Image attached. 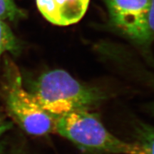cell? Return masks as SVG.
Wrapping results in <instances>:
<instances>
[{
  "instance_id": "6da1fadb",
  "label": "cell",
  "mask_w": 154,
  "mask_h": 154,
  "mask_svg": "<svg viewBox=\"0 0 154 154\" xmlns=\"http://www.w3.org/2000/svg\"><path fill=\"white\" fill-rule=\"evenodd\" d=\"M31 93L40 106L55 118L73 111L89 110L106 98L99 88L78 82L61 69L42 74Z\"/></svg>"
},
{
  "instance_id": "7a4b0ae2",
  "label": "cell",
  "mask_w": 154,
  "mask_h": 154,
  "mask_svg": "<svg viewBox=\"0 0 154 154\" xmlns=\"http://www.w3.org/2000/svg\"><path fill=\"white\" fill-rule=\"evenodd\" d=\"M55 130L79 149L92 153L144 154L138 143L119 139L108 131L96 113L73 111L57 117Z\"/></svg>"
},
{
  "instance_id": "3957f363",
  "label": "cell",
  "mask_w": 154,
  "mask_h": 154,
  "mask_svg": "<svg viewBox=\"0 0 154 154\" xmlns=\"http://www.w3.org/2000/svg\"><path fill=\"white\" fill-rule=\"evenodd\" d=\"M1 93L7 110L27 134L44 136L55 130V117L40 106L31 92L23 86L18 67L5 63L1 82Z\"/></svg>"
},
{
  "instance_id": "277c9868",
  "label": "cell",
  "mask_w": 154,
  "mask_h": 154,
  "mask_svg": "<svg viewBox=\"0 0 154 154\" xmlns=\"http://www.w3.org/2000/svg\"><path fill=\"white\" fill-rule=\"evenodd\" d=\"M116 26L133 41L147 45L152 38L149 24V0H106Z\"/></svg>"
},
{
  "instance_id": "5b68a950",
  "label": "cell",
  "mask_w": 154,
  "mask_h": 154,
  "mask_svg": "<svg viewBox=\"0 0 154 154\" xmlns=\"http://www.w3.org/2000/svg\"><path fill=\"white\" fill-rule=\"evenodd\" d=\"M40 13L48 22L68 26L79 22L87 11L90 0H36Z\"/></svg>"
},
{
  "instance_id": "8992f818",
  "label": "cell",
  "mask_w": 154,
  "mask_h": 154,
  "mask_svg": "<svg viewBox=\"0 0 154 154\" xmlns=\"http://www.w3.org/2000/svg\"><path fill=\"white\" fill-rule=\"evenodd\" d=\"M135 134L144 154H154V126L138 122L135 125Z\"/></svg>"
},
{
  "instance_id": "52a82bcc",
  "label": "cell",
  "mask_w": 154,
  "mask_h": 154,
  "mask_svg": "<svg viewBox=\"0 0 154 154\" xmlns=\"http://www.w3.org/2000/svg\"><path fill=\"white\" fill-rule=\"evenodd\" d=\"M19 46L17 39L9 26L0 19V59L6 52L16 54Z\"/></svg>"
},
{
  "instance_id": "ba28073f",
  "label": "cell",
  "mask_w": 154,
  "mask_h": 154,
  "mask_svg": "<svg viewBox=\"0 0 154 154\" xmlns=\"http://www.w3.org/2000/svg\"><path fill=\"white\" fill-rule=\"evenodd\" d=\"M24 17V12L15 3V0H0V19L17 21Z\"/></svg>"
},
{
  "instance_id": "9c48e42d",
  "label": "cell",
  "mask_w": 154,
  "mask_h": 154,
  "mask_svg": "<svg viewBox=\"0 0 154 154\" xmlns=\"http://www.w3.org/2000/svg\"><path fill=\"white\" fill-rule=\"evenodd\" d=\"M149 24L152 34H154V0H149Z\"/></svg>"
},
{
  "instance_id": "30bf717a",
  "label": "cell",
  "mask_w": 154,
  "mask_h": 154,
  "mask_svg": "<svg viewBox=\"0 0 154 154\" xmlns=\"http://www.w3.org/2000/svg\"><path fill=\"white\" fill-rule=\"evenodd\" d=\"M12 128V123L6 121L0 116V136Z\"/></svg>"
},
{
  "instance_id": "8fae6325",
  "label": "cell",
  "mask_w": 154,
  "mask_h": 154,
  "mask_svg": "<svg viewBox=\"0 0 154 154\" xmlns=\"http://www.w3.org/2000/svg\"><path fill=\"white\" fill-rule=\"evenodd\" d=\"M4 150H5V145L2 143H0V154L4 153Z\"/></svg>"
},
{
  "instance_id": "7c38bea8",
  "label": "cell",
  "mask_w": 154,
  "mask_h": 154,
  "mask_svg": "<svg viewBox=\"0 0 154 154\" xmlns=\"http://www.w3.org/2000/svg\"><path fill=\"white\" fill-rule=\"evenodd\" d=\"M14 154H24V153H14Z\"/></svg>"
}]
</instances>
